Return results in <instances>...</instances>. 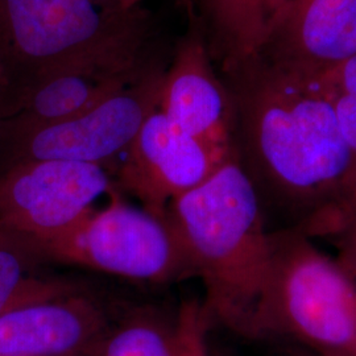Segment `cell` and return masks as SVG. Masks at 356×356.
Here are the masks:
<instances>
[{"label":"cell","mask_w":356,"mask_h":356,"mask_svg":"<svg viewBox=\"0 0 356 356\" xmlns=\"http://www.w3.org/2000/svg\"><path fill=\"white\" fill-rule=\"evenodd\" d=\"M235 110L238 156L261 202L305 235H334L351 204V163L322 79L257 63L222 76Z\"/></svg>","instance_id":"6da1fadb"},{"label":"cell","mask_w":356,"mask_h":356,"mask_svg":"<svg viewBox=\"0 0 356 356\" xmlns=\"http://www.w3.org/2000/svg\"><path fill=\"white\" fill-rule=\"evenodd\" d=\"M168 214L204 281V313L248 338L267 289L272 232L239 156L169 204Z\"/></svg>","instance_id":"7a4b0ae2"},{"label":"cell","mask_w":356,"mask_h":356,"mask_svg":"<svg viewBox=\"0 0 356 356\" xmlns=\"http://www.w3.org/2000/svg\"><path fill=\"white\" fill-rule=\"evenodd\" d=\"M153 20L141 6L97 0H0V103L45 76L81 65H148Z\"/></svg>","instance_id":"3957f363"},{"label":"cell","mask_w":356,"mask_h":356,"mask_svg":"<svg viewBox=\"0 0 356 356\" xmlns=\"http://www.w3.org/2000/svg\"><path fill=\"white\" fill-rule=\"evenodd\" d=\"M272 337L318 356H356L355 279L298 229L272 232L269 280L248 338Z\"/></svg>","instance_id":"277c9868"},{"label":"cell","mask_w":356,"mask_h":356,"mask_svg":"<svg viewBox=\"0 0 356 356\" xmlns=\"http://www.w3.org/2000/svg\"><path fill=\"white\" fill-rule=\"evenodd\" d=\"M114 191L111 204L92 210L36 248L41 263H64L159 284L195 276L191 254L169 214L157 216L131 206Z\"/></svg>","instance_id":"5b68a950"},{"label":"cell","mask_w":356,"mask_h":356,"mask_svg":"<svg viewBox=\"0 0 356 356\" xmlns=\"http://www.w3.org/2000/svg\"><path fill=\"white\" fill-rule=\"evenodd\" d=\"M165 64L81 114L49 124L0 120V176L38 161H76L113 168L145 119L159 108Z\"/></svg>","instance_id":"8992f818"},{"label":"cell","mask_w":356,"mask_h":356,"mask_svg":"<svg viewBox=\"0 0 356 356\" xmlns=\"http://www.w3.org/2000/svg\"><path fill=\"white\" fill-rule=\"evenodd\" d=\"M113 168L76 161H38L0 176V231L33 252L90 214L116 188Z\"/></svg>","instance_id":"52a82bcc"},{"label":"cell","mask_w":356,"mask_h":356,"mask_svg":"<svg viewBox=\"0 0 356 356\" xmlns=\"http://www.w3.org/2000/svg\"><path fill=\"white\" fill-rule=\"evenodd\" d=\"M231 159L186 135L157 108L114 170L115 184L136 197L143 209L166 216L169 204L204 184Z\"/></svg>","instance_id":"ba28073f"},{"label":"cell","mask_w":356,"mask_h":356,"mask_svg":"<svg viewBox=\"0 0 356 356\" xmlns=\"http://www.w3.org/2000/svg\"><path fill=\"white\" fill-rule=\"evenodd\" d=\"M354 57L356 0H289L251 61L318 79Z\"/></svg>","instance_id":"9c48e42d"},{"label":"cell","mask_w":356,"mask_h":356,"mask_svg":"<svg viewBox=\"0 0 356 356\" xmlns=\"http://www.w3.org/2000/svg\"><path fill=\"white\" fill-rule=\"evenodd\" d=\"M159 110L222 157L238 156L231 94L191 16L188 33L178 41L165 67Z\"/></svg>","instance_id":"30bf717a"},{"label":"cell","mask_w":356,"mask_h":356,"mask_svg":"<svg viewBox=\"0 0 356 356\" xmlns=\"http://www.w3.org/2000/svg\"><path fill=\"white\" fill-rule=\"evenodd\" d=\"M115 314L82 288L16 306L0 316V356H95Z\"/></svg>","instance_id":"8fae6325"},{"label":"cell","mask_w":356,"mask_h":356,"mask_svg":"<svg viewBox=\"0 0 356 356\" xmlns=\"http://www.w3.org/2000/svg\"><path fill=\"white\" fill-rule=\"evenodd\" d=\"M160 60L148 65H81L45 76L8 97L0 120L49 124L76 116L145 76Z\"/></svg>","instance_id":"7c38bea8"},{"label":"cell","mask_w":356,"mask_h":356,"mask_svg":"<svg viewBox=\"0 0 356 356\" xmlns=\"http://www.w3.org/2000/svg\"><path fill=\"white\" fill-rule=\"evenodd\" d=\"M289 0H191L198 26L220 76L254 60Z\"/></svg>","instance_id":"4fadbf2b"},{"label":"cell","mask_w":356,"mask_h":356,"mask_svg":"<svg viewBox=\"0 0 356 356\" xmlns=\"http://www.w3.org/2000/svg\"><path fill=\"white\" fill-rule=\"evenodd\" d=\"M95 356H179L177 316L154 306L115 314Z\"/></svg>","instance_id":"5bb4252c"},{"label":"cell","mask_w":356,"mask_h":356,"mask_svg":"<svg viewBox=\"0 0 356 356\" xmlns=\"http://www.w3.org/2000/svg\"><path fill=\"white\" fill-rule=\"evenodd\" d=\"M38 264L41 260L29 247L0 231V316L16 306L78 288L67 281L38 277L33 273Z\"/></svg>","instance_id":"9a60e30c"},{"label":"cell","mask_w":356,"mask_h":356,"mask_svg":"<svg viewBox=\"0 0 356 356\" xmlns=\"http://www.w3.org/2000/svg\"><path fill=\"white\" fill-rule=\"evenodd\" d=\"M321 79L329 92L350 154L351 204L346 216L347 218L356 210V57L341 65Z\"/></svg>","instance_id":"2e32d148"},{"label":"cell","mask_w":356,"mask_h":356,"mask_svg":"<svg viewBox=\"0 0 356 356\" xmlns=\"http://www.w3.org/2000/svg\"><path fill=\"white\" fill-rule=\"evenodd\" d=\"M179 356H209L206 332L210 321L198 301H186L177 313Z\"/></svg>","instance_id":"e0dca14e"},{"label":"cell","mask_w":356,"mask_h":356,"mask_svg":"<svg viewBox=\"0 0 356 356\" xmlns=\"http://www.w3.org/2000/svg\"><path fill=\"white\" fill-rule=\"evenodd\" d=\"M338 238V263L356 279V210L343 220L334 234Z\"/></svg>","instance_id":"ac0fdd59"},{"label":"cell","mask_w":356,"mask_h":356,"mask_svg":"<svg viewBox=\"0 0 356 356\" xmlns=\"http://www.w3.org/2000/svg\"><path fill=\"white\" fill-rule=\"evenodd\" d=\"M97 1H99V3H102V4H106V6H113V7L127 8V7L124 6V0H97Z\"/></svg>","instance_id":"d6986e66"},{"label":"cell","mask_w":356,"mask_h":356,"mask_svg":"<svg viewBox=\"0 0 356 356\" xmlns=\"http://www.w3.org/2000/svg\"><path fill=\"white\" fill-rule=\"evenodd\" d=\"M143 1H144V0H124V6H126L127 8H132V7L140 6Z\"/></svg>","instance_id":"ffe728a7"},{"label":"cell","mask_w":356,"mask_h":356,"mask_svg":"<svg viewBox=\"0 0 356 356\" xmlns=\"http://www.w3.org/2000/svg\"><path fill=\"white\" fill-rule=\"evenodd\" d=\"M4 92H6V81H4L3 74H1V72H0V103H1L3 97H4Z\"/></svg>","instance_id":"44dd1931"},{"label":"cell","mask_w":356,"mask_h":356,"mask_svg":"<svg viewBox=\"0 0 356 356\" xmlns=\"http://www.w3.org/2000/svg\"><path fill=\"white\" fill-rule=\"evenodd\" d=\"M282 356H318L316 355V354H313V353H310V351H306V353H293V354H286V355Z\"/></svg>","instance_id":"7402d4cb"}]
</instances>
